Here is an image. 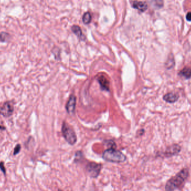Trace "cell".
Wrapping results in <instances>:
<instances>
[{
  "mask_svg": "<svg viewBox=\"0 0 191 191\" xmlns=\"http://www.w3.org/2000/svg\"><path fill=\"white\" fill-rule=\"evenodd\" d=\"M102 157L105 160L114 163H123L127 159L124 154L116 149H107L105 150Z\"/></svg>",
  "mask_w": 191,
  "mask_h": 191,
  "instance_id": "2",
  "label": "cell"
},
{
  "mask_svg": "<svg viewBox=\"0 0 191 191\" xmlns=\"http://www.w3.org/2000/svg\"><path fill=\"white\" fill-rule=\"evenodd\" d=\"M0 129H1V130H5V127H2V126H0Z\"/></svg>",
  "mask_w": 191,
  "mask_h": 191,
  "instance_id": "19",
  "label": "cell"
},
{
  "mask_svg": "<svg viewBox=\"0 0 191 191\" xmlns=\"http://www.w3.org/2000/svg\"><path fill=\"white\" fill-rule=\"evenodd\" d=\"M0 169L3 172V174L6 175V170L5 167L4 166V163L3 161H1L0 162Z\"/></svg>",
  "mask_w": 191,
  "mask_h": 191,
  "instance_id": "17",
  "label": "cell"
},
{
  "mask_svg": "<svg viewBox=\"0 0 191 191\" xmlns=\"http://www.w3.org/2000/svg\"><path fill=\"white\" fill-rule=\"evenodd\" d=\"M186 19L189 21H191V12H189L186 15Z\"/></svg>",
  "mask_w": 191,
  "mask_h": 191,
  "instance_id": "18",
  "label": "cell"
},
{
  "mask_svg": "<svg viewBox=\"0 0 191 191\" xmlns=\"http://www.w3.org/2000/svg\"><path fill=\"white\" fill-rule=\"evenodd\" d=\"M11 36L10 34H8L5 31H2L0 33V41L1 42H5L9 41Z\"/></svg>",
  "mask_w": 191,
  "mask_h": 191,
  "instance_id": "13",
  "label": "cell"
},
{
  "mask_svg": "<svg viewBox=\"0 0 191 191\" xmlns=\"http://www.w3.org/2000/svg\"><path fill=\"white\" fill-rule=\"evenodd\" d=\"M14 111V104L12 101L5 102L0 106V114L5 117L12 116Z\"/></svg>",
  "mask_w": 191,
  "mask_h": 191,
  "instance_id": "5",
  "label": "cell"
},
{
  "mask_svg": "<svg viewBox=\"0 0 191 191\" xmlns=\"http://www.w3.org/2000/svg\"><path fill=\"white\" fill-rule=\"evenodd\" d=\"M179 75L185 78L186 79H189L191 78V68L185 67L180 71Z\"/></svg>",
  "mask_w": 191,
  "mask_h": 191,
  "instance_id": "12",
  "label": "cell"
},
{
  "mask_svg": "<svg viewBox=\"0 0 191 191\" xmlns=\"http://www.w3.org/2000/svg\"><path fill=\"white\" fill-rule=\"evenodd\" d=\"M179 98V95L175 92H171L167 93V94L164 95L163 96V99L166 102L169 103H174L177 101Z\"/></svg>",
  "mask_w": 191,
  "mask_h": 191,
  "instance_id": "8",
  "label": "cell"
},
{
  "mask_svg": "<svg viewBox=\"0 0 191 191\" xmlns=\"http://www.w3.org/2000/svg\"><path fill=\"white\" fill-rule=\"evenodd\" d=\"M105 143H106V145L109 147V149H116V145L115 142L112 140H107L105 141Z\"/></svg>",
  "mask_w": 191,
  "mask_h": 191,
  "instance_id": "15",
  "label": "cell"
},
{
  "mask_svg": "<svg viewBox=\"0 0 191 191\" xmlns=\"http://www.w3.org/2000/svg\"><path fill=\"white\" fill-rule=\"evenodd\" d=\"M181 150V147L178 145H173L167 147V149L165 150L164 152L161 154L164 157H170L172 156L177 155Z\"/></svg>",
  "mask_w": 191,
  "mask_h": 191,
  "instance_id": "6",
  "label": "cell"
},
{
  "mask_svg": "<svg viewBox=\"0 0 191 191\" xmlns=\"http://www.w3.org/2000/svg\"><path fill=\"white\" fill-rule=\"evenodd\" d=\"M189 175V169L184 168L178 173L174 177L171 178L165 184L166 191H173L182 186Z\"/></svg>",
  "mask_w": 191,
  "mask_h": 191,
  "instance_id": "1",
  "label": "cell"
},
{
  "mask_svg": "<svg viewBox=\"0 0 191 191\" xmlns=\"http://www.w3.org/2000/svg\"><path fill=\"white\" fill-rule=\"evenodd\" d=\"M58 191H62V189H58Z\"/></svg>",
  "mask_w": 191,
  "mask_h": 191,
  "instance_id": "20",
  "label": "cell"
},
{
  "mask_svg": "<svg viewBox=\"0 0 191 191\" xmlns=\"http://www.w3.org/2000/svg\"><path fill=\"white\" fill-rule=\"evenodd\" d=\"M72 31L77 36H78L79 38L81 39H84L85 38V36L82 33V30L79 26L78 25H74L72 26Z\"/></svg>",
  "mask_w": 191,
  "mask_h": 191,
  "instance_id": "11",
  "label": "cell"
},
{
  "mask_svg": "<svg viewBox=\"0 0 191 191\" xmlns=\"http://www.w3.org/2000/svg\"><path fill=\"white\" fill-rule=\"evenodd\" d=\"M132 6L134 8L141 12H144L148 8L147 3L145 1H133L132 2Z\"/></svg>",
  "mask_w": 191,
  "mask_h": 191,
  "instance_id": "9",
  "label": "cell"
},
{
  "mask_svg": "<svg viewBox=\"0 0 191 191\" xmlns=\"http://www.w3.org/2000/svg\"><path fill=\"white\" fill-rule=\"evenodd\" d=\"M98 81L102 89L104 90L109 91V80L107 79L106 77L104 76H99L98 78Z\"/></svg>",
  "mask_w": 191,
  "mask_h": 191,
  "instance_id": "10",
  "label": "cell"
},
{
  "mask_svg": "<svg viewBox=\"0 0 191 191\" xmlns=\"http://www.w3.org/2000/svg\"><path fill=\"white\" fill-rule=\"evenodd\" d=\"M63 137L70 145L73 146L77 141V137L73 128L66 122H63L62 127Z\"/></svg>",
  "mask_w": 191,
  "mask_h": 191,
  "instance_id": "3",
  "label": "cell"
},
{
  "mask_svg": "<svg viewBox=\"0 0 191 191\" xmlns=\"http://www.w3.org/2000/svg\"><path fill=\"white\" fill-rule=\"evenodd\" d=\"M20 150H21V145L20 144H17L14 149V155H16L17 154H19L20 151Z\"/></svg>",
  "mask_w": 191,
  "mask_h": 191,
  "instance_id": "16",
  "label": "cell"
},
{
  "mask_svg": "<svg viewBox=\"0 0 191 191\" xmlns=\"http://www.w3.org/2000/svg\"><path fill=\"white\" fill-rule=\"evenodd\" d=\"M82 20H83V21L85 24H90L91 20H92V17H91L90 13L89 12H85L83 15V17H82Z\"/></svg>",
  "mask_w": 191,
  "mask_h": 191,
  "instance_id": "14",
  "label": "cell"
},
{
  "mask_svg": "<svg viewBox=\"0 0 191 191\" xmlns=\"http://www.w3.org/2000/svg\"><path fill=\"white\" fill-rule=\"evenodd\" d=\"M76 98L74 95H71L69 97L68 101L66 104V109L68 113H73L76 108Z\"/></svg>",
  "mask_w": 191,
  "mask_h": 191,
  "instance_id": "7",
  "label": "cell"
},
{
  "mask_svg": "<svg viewBox=\"0 0 191 191\" xmlns=\"http://www.w3.org/2000/svg\"><path fill=\"white\" fill-rule=\"evenodd\" d=\"M102 165L101 163H97L95 162L88 163L86 166V170L87 173L91 178H97L100 174Z\"/></svg>",
  "mask_w": 191,
  "mask_h": 191,
  "instance_id": "4",
  "label": "cell"
}]
</instances>
